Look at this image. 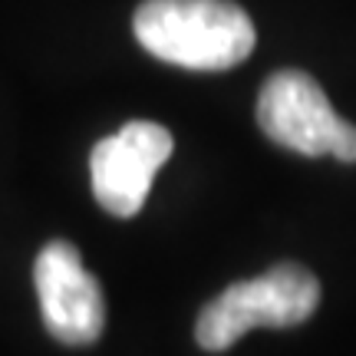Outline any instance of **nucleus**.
Segmentation results:
<instances>
[{
    "label": "nucleus",
    "instance_id": "7ed1b4c3",
    "mask_svg": "<svg viewBox=\"0 0 356 356\" xmlns=\"http://www.w3.org/2000/svg\"><path fill=\"white\" fill-rule=\"evenodd\" d=\"M257 122L267 139L297 155L356 162V126L333 113L327 92L310 73L280 70L267 76L257 96Z\"/></svg>",
    "mask_w": 356,
    "mask_h": 356
},
{
    "label": "nucleus",
    "instance_id": "39448f33",
    "mask_svg": "<svg viewBox=\"0 0 356 356\" xmlns=\"http://www.w3.org/2000/svg\"><path fill=\"white\" fill-rule=\"evenodd\" d=\"M37 297L47 330L70 346H86L99 340L106 327L99 280L83 264L79 251L70 241H50L33 264Z\"/></svg>",
    "mask_w": 356,
    "mask_h": 356
},
{
    "label": "nucleus",
    "instance_id": "20e7f679",
    "mask_svg": "<svg viewBox=\"0 0 356 356\" xmlns=\"http://www.w3.org/2000/svg\"><path fill=\"white\" fill-rule=\"evenodd\" d=\"M172 132L159 122L136 119L119 132L96 142L89 155V175L96 202L115 218H132L152 191L159 168L172 155Z\"/></svg>",
    "mask_w": 356,
    "mask_h": 356
},
{
    "label": "nucleus",
    "instance_id": "f03ea898",
    "mask_svg": "<svg viewBox=\"0 0 356 356\" xmlns=\"http://www.w3.org/2000/svg\"><path fill=\"white\" fill-rule=\"evenodd\" d=\"M320 304V280L300 264H277L261 277L231 284L198 314L195 340L221 353L257 327L284 330L310 320Z\"/></svg>",
    "mask_w": 356,
    "mask_h": 356
},
{
    "label": "nucleus",
    "instance_id": "f257e3e1",
    "mask_svg": "<svg viewBox=\"0 0 356 356\" xmlns=\"http://www.w3.org/2000/svg\"><path fill=\"white\" fill-rule=\"evenodd\" d=\"M132 30L155 60L202 73L244 63L257 40L251 17L234 0H145Z\"/></svg>",
    "mask_w": 356,
    "mask_h": 356
}]
</instances>
